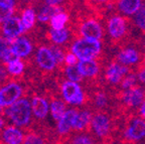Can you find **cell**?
Returning a JSON list of instances; mask_svg holds the SVG:
<instances>
[{
	"instance_id": "38",
	"label": "cell",
	"mask_w": 145,
	"mask_h": 144,
	"mask_svg": "<svg viewBox=\"0 0 145 144\" xmlns=\"http://www.w3.org/2000/svg\"><path fill=\"white\" fill-rule=\"evenodd\" d=\"M138 79L140 80V82H142L143 84H145V69L142 70L138 74Z\"/></svg>"
},
{
	"instance_id": "22",
	"label": "cell",
	"mask_w": 145,
	"mask_h": 144,
	"mask_svg": "<svg viewBox=\"0 0 145 144\" xmlns=\"http://www.w3.org/2000/svg\"><path fill=\"white\" fill-rule=\"evenodd\" d=\"M91 122V114L88 111H82L81 113H78L76 117L75 127L74 129L77 130H82L85 127L88 126V124Z\"/></svg>"
},
{
	"instance_id": "4",
	"label": "cell",
	"mask_w": 145,
	"mask_h": 144,
	"mask_svg": "<svg viewBox=\"0 0 145 144\" xmlns=\"http://www.w3.org/2000/svg\"><path fill=\"white\" fill-rule=\"evenodd\" d=\"M22 94V89L18 84L10 83L0 89V104L3 107H9L15 103Z\"/></svg>"
},
{
	"instance_id": "45",
	"label": "cell",
	"mask_w": 145,
	"mask_h": 144,
	"mask_svg": "<svg viewBox=\"0 0 145 144\" xmlns=\"http://www.w3.org/2000/svg\"><path fill=\"white\" fill-rule=\"evenodd\" d=\"M144 61H145V58H144Z\"/></svg>"
},
{
	"instance_id": "12",
	"label": "cell",
	"mask_w": 145,
	"mask_h": 144,
	"mask_svg": "<svg viewBox=\"0 0 145 144\" xmlns=\"http://www.w3.org/2000/svg\"><path fill=\"white\" fill-rule=\"evenodd\" d=\"M77 114L78 113L75 110H68L65 112L57 124V130L59 133H68L71 129L75 127Z\"/></svg>"
},
{
	"instance_id": "23",
	"label": "cell",
	"mask_w": 145,
	"mask_h": 144,
	"mask_svg": "<svg viewBox=\"0 0 145 144\" xmlns=\"http://www.w3.org/2000/svg\"><path fill=\"white\" fill-rule=\"evenodd\" d=\"M50 113L52 115V118L54 120H57V121H59L63 117V115L65 114V112H66V107H65L63 102L61 101H54L50 104Z\"/></svg>"
},
{
	"instance_id": "34",
	"label": "cell",
	"mask_w": 145,
	"mask_h": 144,
	"mask_svg": "<svg viewBox=\"0 0 145 144\" xmlns=\"http://www.w3.org/2000/svg\"><path fill=\"white\" fill-rule=\"evenodd\" d=\"M23 142L26 144H40V143H42L43 141L40 137H39V136L30 134V135L26 136V137L24 138V141Z\"/></svg>"
},
{
	"instance_id": "35",
	"label": "cell",
	"mask_w": 145,
	"mask_h": 144,
	"mask_svg": "<svg viewBox=\"0 0 145 144\" xmlns=\"http://www.w3.org/2000/svg\"><path fill=\"white\" fill-rule=\"evenodd\" d=\"M65 62H66L67 65H77L78 62H79V59L74 52H70V54H68L65 56Z\"/></svg>"
},
{
	"instance_id": "8",
	"label": "cell",
	"mask_w": 145,
	"mask_h": 144,
	"mask_svg": "<svg viewBox=\"0 0 145 144\" xmlns=\"http://www.w3.org/2000/svg\"><path fill=\"white\" fill-rule=\"evenodd\" d=\"M10 43V47L11 50L15 52L16 56H18L19 58H24L27 56L28 54L31 52L32 50V45L29 43L28 39H26L25 37H16L14 39H12Z\"/></svg>"
},
{
	"instance_id": "21",
	"label": "cell",
	"mask_w": 145,
	"mask_h": 144,
	"mask_svg": "<svg viewBox=\"0 0 145 144\" xmlns=\"http://www.w3.org/2000/svg\"><path fill=\"white\" fill-rule=\"evenodd\" d=\"M52 41L57 45H61L66 43L69 37V32L66 28H59V29H54L52 28L50 32Z\"/></svg>"
},
{
	"instance_id": "31",
	"label": "cell",
	"mask_w": 145,
	"mask_h": 144,
	"mask_svg": "<svg viewBox=\"0 0 145 144\" xmlns=\"http://www.w3.org/2000/svg\"><path fill=\"white\" fill-rule=\"evenodd\" d=\"M10 47V43L7 38L0 37V59L2 60L4 54H6V52L9 50Z\"/></svg>"
},
{
	"instance_id": "36",
	"label": "cell",
	"mask_w": 145,
	"mask_h": 144,
	"mask_svg": "<svg viewBox=\"0 0 145 144\" xmlns=\"http://www.w3.org/2000/svg\"><path fill=\"white\" fill-rule=\"evenodd\" d=\"M72 142L76 144H90V143H92V140H91V138L88 137V136L80 135V136H77L75 139L72 140Z\"/></svg>"
},
{
	"instance_id": "2",
	"label": "cell",
	"mask_w": 145,
	"mask_h": 144,
	"mask_svg": "<svg viewBox=\"0 0 145 144\" xmlns=\"http://www.w3.org/2000/svg\"><path fill=\"white\" fill-rule=\"evenodd\" d=\"M101 50V43L99 39L84 37L76 41L72 46V52L80 60L94 59Z\"/></svg>"
},
{
	"instance_id": "10",
	"label": "cell",
	"mask_w": 145,
	"mask_h": 144,
	"mask_svg": "<svg viewBox=\"0 0 145 144\" xmlns=\"http://www.w3.org/2000/svg\"><path fill=\"white\" fill-rule=\"evenodd\" d=\"M143 99H144V94L141 89H127L123 94V101L130 107L140 106L141 103L143 102Z\"/></svg>"
},
{
	"instance_id": "13",
	"label": "cell",
	"mask_w": 145,
	"mask_h": 144,
	"mask_svg": "<svg viewBox=\"0 0 145 144\" xmlns=\"http://www.w3.org/2000/svg\"><path fill=\"white\" fill-rule=\"evenodd\" d=\"M109 33L112 37L119 38L125 33L126 30V24L125 21L121 16H114L110 19L108 24Z\"/></svg>"
},
{
	"instance_id": "41",
	"label": "cell",
	"mask_w": 145,
	"mask_h": 144,
	"mask_svg": "<svg viewBox=\"0 0 145 144\" xmlns=\"http://www.w3.org/2000/svg\"><path fill=\"white\" fill-rule=\"evenodd\" d=\"M0 1L6 2V3H8V4L12 5V6H14V3H15V0H0Z\"/></svg>"
},
{
	"instance_id": "6",
	"label": "cell",
	"mask_w": 145,
	"mask_h": 144,
	"mask_svg": "<svg viewBox=\"0 0 145 144\" xmlns=\"http://www.w3.org/2000/svg\"><path fill=\"white\" fill-rule=\"evenodd\" d=\"M36 62L41 69L46 71H52L57 65V61L54 59L52 50L48 47H40L36 54Z\"/></svg>"
},
{
	"instance_id": "20",
	"label": "cell",
	"mask_w": 145,
	"mask_h": 144,
	"mask_svg": "<svg viewBox=\"0 0 145 144\" xmlns=\"http://www.w3.org/2000/svg\"><path fill=\"white\" fill-rule=\"evenodd\" d=\"M59 11V8H57V5H46L41 9V11L37 15V19L41 22H46L50 20V18L54 15L56 13Z\"/></svg>"
},
{
	"instance_id": "24",
	"label": "cell",
	"mask_w": 145,
	"mask_h": 144,
	"mask_svg": "<svg viewBox=\"0 0 145 144\" xmlns=\"http://www.w3.org/2000/svg\"><path fill=\"white\" fill-rule=\"evenodd\" d=\"M68 21V15L63 12L59 11L56 13L52 18H50V24L54 29H59V28H63L65 24Z\"/></svg>"
},
{
	"instance_id": "9",
	"label": "cell",
	"mask_w": 145,
	"mask_h": 144,
	"mask_svg": "<svg viewBox=\"0 0 145 144\" xmlns=\"http://www.w3.org/2000/svg\"><path fill=\"white\" fill-rule=\"evenodd\" d=\"M80 31H81V34L83 35V37L92 38V39H100V37L102 36L101 25L96 20H93V19L83 23Z\"/></svg>"
},
{
	"instance_id": "1",
	"label": "cell",
	"mask_w": 145,
	"mask_h": 144,
	"mask_svg": "<svg viewBox=\"0 0 145 144\" xmlns=\"http://www.w3.org/2000/svg\"><path fill=\"white\" fill-rule=\"evenodd\" d=\"M31 104L26 99H18L11 106L7 107L6 115L15 126H24L30 120Z\"/></svg>"
},
{
	"instance_id": "16",
	"label": "cell",
	"mask_w": 145,
	"mask_h": 144,
	"mask_svg": "<svg viewBox=\"0 0 145 144\" xmlns=\"http://www.w3.org/2000/svg\"><path fill=\"white\" fill-rule=\"evenodd\" d=\"M77 65L83 77H94L95 75H97L99 71V65L97 62L94 61L93 59L80 60Z\"/></svg>"
},
{
	"instance_id": "27",
	"label": "cell",
	"mask_w": 145,
	"mask_h": 144,
	"mask_svg": "<svg viewBox=\"0 0 145 144\" xmlns=\"http://www.w3.org/2000/svg\"><path fill=\"white\" fill-rule=\"evenodd\" d=\"M13 14V6L6 2L0 1V23H3Z\"/></svg>"
},
{
	"instance_id": "37",
	"label": "cell",
	"mask_w": 145,
	"mask_h": 144,
	"mask_svg": "<svg viewBox=\"0 0 145 144\" xmlns=\"http://www.w3.org/2000/svg\"><path fill=\"white\" fill-rule=\"evenodd\" d=\"M107 103V98L104 94H98L96 96V105L99 107H104Z\"/></svg>"
},
{
	"instance_id": "18",
	"label": "cell",
	"mask_w": 145,
	"mask_h": 144,
	"mask_svg": "<svg viewBox=\"0 0 145 144\" xmlns=\"http://www.w3.org/2000/svg\"><path fill=\"white\" fill-rule=\"evenodd\" d=\"M118 60L124 65H134L138 62L139 54L137 50H135L134 48H126L118 54Z\"/></svg>"
},
{
	"instance_id": "17",
	"label": "cell",
	"mask_w": 145,
	"mask_h": 144,
	"mask_svg": "<svg viewBox=\"0 0 145 144\" xmlns=\"http://www.w3.org/2000/svg\"><path fill=\"white\" fill-rule=\"evenodd\" d=\"M30 104H31V111L36 118L42 119L48 115L50 106L43 98L35 97Z\"/></svg>"
},
{
	"instance_id": "32",
	"label": "cell",
	"mask_w": 145,
	"mask_h": 144,
	"mask_svg": "<svg viewBox=\"0 0 145 144\" xmlns=\"http://www.w3.org/2000/svg\"><path fill=\"white\" fill-rule=\"evenodd\" d=\"M19 59H20V58H19L18 56H16L15 52L11 50V47H9V50H7L6 54H4V56H3L2 60L6 63H11V62L16 61V60H19Z\"/></svg>"
},
{
	"instance_id": "25",
	"label": "cell",
	"mask_w": 145,
	"mask_h": 144,
	"mask_svg": "<svg viewBox=\"0 0 145 144\" xmlns=\"http://www.w3.org/2000/svg\"><path fill=\"white\" fill-rule=\"evenodd\" d=\"M35 13L32 9L29 8L23 11L22 16H21V21H22V24L25 29H29L33 26L34 22H35Z\"/></svg>"
},
{
	"instance_id": "44",
	"label": "cell",
	"mask_w": 145,
	"mask_h": 144,
	"mask_svg": "<svg viewBox=\"0 0 145 144\" xmlns=\"http://www.w3.org/2000/svg\"><path fill=\"white\" fill-rule=\"evenodd\" d=\"M96 1H99V2H104V1H106V0H96Z\"/></svg>"
},
{
	"instance_id": "15",
	"label": "cell",
	"mask_w": 145,
	"mask_h": 144,
	"mask_svg": "<svg viewBox=\"0 0 145 144\" xmlns=\"http://www.w3.org/2000/svg\"><path fill=\"white\" fill-rule=\"evenodd\" d=\"M2 138L5 143H8V144H20L23 143V141H24V137H23L22 132L14 126L7 127L3 131Z\"/></svg>"
},
{
	"instance_id": "5",
	"label": "cell",
	"mask_w": 145,
	"mask_h": 144,
	"mask_svg": "<svg viewBox=\"0 0 145 144\" xmlns=\"http://www.w3.org/2000/svg\"><path fill=\"white\" fill-rule=\"evenodd\" d=\"M24 29L25 28L22 24L21 18L11 16L3 22V33L9 41H11L12 39L18 37V36H20V34L24 31Z\"/></svg>"
},
{
	"instance_id": "43",
	"label": "cell",
	"mask_w": 145,
	"mask_h": 144,
	"mask_svg": "<svg viewBox=\"0 0 145 144\" xmlns=\"http://www.w3.org/2000/svg\"><path fill=\"white\" fill-rule=\"evenodd\" d=\"M2 108H3V106L1 105V104H0V113H1V111H2Z\"/></svg>"
},
{
	"instance_id": "33",
	"label": "cell",
	"mask_w": 145,
	"mask_h": 144,
	"mask_svg": "<svg viewBox=\"0 0 145 144\" xmlns=\"http://www.w3.org/2000/svg\"><path fill=\"white\" fill-rule=\"evenodd\" d=\"M52 52L54 54L57 63H61V62L65 61V54H63V50L61 48H59V47H52Z\"/></svg>"
},
{
	"instance_id": "14",
	"label": "cell",
	"mask_w": 145,
	"mask_h": 144,
	"mask_svg": "<svg viewBox=\"0 0 145 144\" xmlns=\"http://www.w3.org/2000/svg\"><path fill=\"white\" fill-rule=\"evenodd\" d=\"M128 70L126 67L119 63H112L107 70V79L112 84H118L122 81L124 75L127 74Z\"/></svg>"
},
{
	"instance_id": "7",
	"label": "cell",
	"mask_w": 145,
	"mask_h": 144,
	"mask_svg": "<svg viewBox=\"0 0 145 144\" xmlns=\"http://www.w3.org/2000/svg\"><path fill=\"white\" fill-rule=\"evenodd\" d=\"M127 139L139 141L145 137V121L142 119H135L130 123L125 132Z\"/></svg>"
},
{
	"instance_id": "39",
	"label": "cell",
	"mask_w": 145,
	"mask_h": 144,
	"mask_svg": "<svg viewBox=\"0 0 145 144\" xmlns=\"http://www.w3.org/2000/svg\"><path fill=\"white\" fill-rule=\"evenodd\" d=\"M63 0H45L46 4L48 5H57L59 3H61Z\"/></svg>"
},
{
	"instance_id": "3",
	"label": "cell",
	"mask_w": 145,
	"mask_h": 144,
	"mask_svg": "<svg viewBox=\"0 0 145 144\" xmlns=\"http://www.w3.org/2000/svg\"><path fill=\"white\" fill-rule=\"evenodd\" d=\"M61 94L65 101L71 105H80L84 101V93L76 82H65L61 86Z\"/></svg>"
},
{
	"instance_id": "19",
	"label": "cell",
	"mask_w": 145,
	"mask_h": 144,
	"mask_svg": "<svg viewBox=\"0 0 145 144\" xmlns=\"http://www.w3.org/2000/svg\"><path fill=\"white\" fill-rule=\"evenodd\" d=\"M141 7V0H120L119 1V9L121 12L132 15Z\"/></svg>"
},
{
	"instance_id": "30",
	"label": "cell",
	"mask_w": 145,
	"mask_h": 144,
	"mask_svg": "<svg viewBox=\"0 0 145 144\" xmlns=\"http://www.w3.org/2000/svg\"><path fill=\"white\" fill-rule=\"evenodd\" d=\"M135 82H136V77L134 75H128L122 81V88L124 90L132 88L134 86V84H135Z\"/></svg>"
},
{
	"instance_id": "40",
	"label": "cell",
	"mask_w": 145,
	"mask_h": 144,
	"mask_svg": "<svg viewBox=\"0 0 145 144\" xmlns=\"http://www.w3.org/2000/svg\"><path fill=\"white\" fill-rule=\"evenodd\" d=\"M140 114L143 118H145V101H143L140 105Z\"/></svg>"
},
{
	"instance_id": "29",
	"label": "cell",
	"mask_w": 145,
	"mask_h": 144,
	"mask_svg": "<svg viewBox=\"0 0 145 144\" xmlns=\"http://www.w3.org/2000/svg\"><path fill=\"white\" fill-rule=\"evenodd\" d=\"M134 21L141 30L145 31V6H141L134 13Z\"/></svg>"
},
{
	"instance_id": "28",
	"label": "cell",
	"mask_w": 145,
	"mask_h": 144,
	"mask_svg": "<svg viewBox=\"0 0 145 144\" xmlns=\"http://www.w3.org/2000/svg\"><path fill=\"white\" fill-rule=\"evenodd\" d=\"M23 69H24V65L20 60H16L11 63H7V71H8L9 74L11 75H20L23 72Z\"/></svg>"
},
{
	"instance_id": "42",
	"label": "cell",
	"mask_w": 145,
	"mask_h": 144,
	"mask_svg": "<svg viewBox=\"0 0 145 144\" xmlns=\"http://www.w3.org/2000/svg\"><path fill=\"white\" fill-rule=\"evenodd\" d=\"M3 125H4V121H3L2 118L0 117V130L3 128Z\"/></svg>"
},
{
	"instance_id": "26",
	"label": "cell",
	"mask_w": 145,
	"mask_h": 144,
	"mask_svg": "<svg viewBox=\"0 0 145 144\" xmlns=\"http://www.w3.org/2000/svg\"><path fill=\"white\" fill-rule=\"evenodd\" d=\"M66 75H67V77H68L69 81L76 82V83L81 82L82 79H83V75L80 72L77 65H68V68L66 69Z\"/></svg>"
},
{
	"instance_id": "11",
	"label": "cell",
	"mask_w": 145,
	"mask_h": 144,
	"mask_svg": "<svg viewBox=\"0 0 145 144\" xmlns=\"http://www.w3.org/2000/svg\"><path fill=\"white\" fill-rule=\"evenodd\" d=\"M92 123V127L94 129V132L100 137H104L108 134L109 132V127H110V123H109V119L107 118L106 115L104 114H98L91 121Z\"/></svg>"
}]
</instances>
